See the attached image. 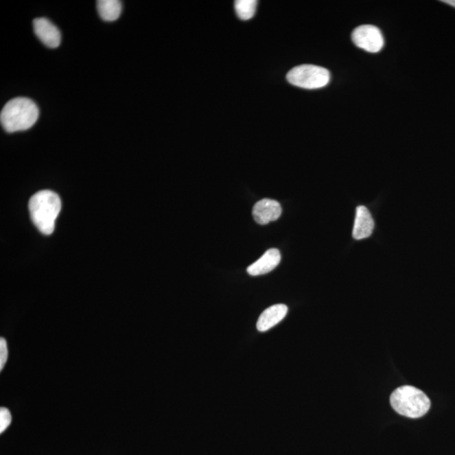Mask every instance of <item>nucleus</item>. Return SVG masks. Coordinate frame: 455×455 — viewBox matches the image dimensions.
<instances>
[{
    "label": "nucleus",
    "instance_id": "nucleus-1",
    "mask_svg": "<svg viewBox=\"0 0 455 455\" xmlns=\"http://www.w3.org/2000/svg\"><path fill=\"white\" fill-rule=\"evenodd\" d=\"M61 208L60 198L48 190L36 192L29 202L30 216L33 224L46 235L53 234Z\"/></svg>",
    "mask_w": 455,
    "mask_h": 455
},
{
    "label": "nucleus",
    "instance_id": "nucleus-2",
    "mask_svg": "<svg viewBox=\"0 0 455 455\" xmlns=\"http://www.w3.org/2000/svg\"><path fill=\"white\" fill-rule=\"evenodd\" d=\"M39 110L32 100L18 97L10 100L0 114L2 127L8 132L25 131L38 121Z\"/></svg>",
    "mask_w": 455,
    "mask_h": 455
},
{
    "label": "nucleus",
    "instance_id": "nucleus-3",
    "mask_svg": "<svg viewBox=\"0 0 455 455\" xmlns=\"http://www.w3.org/2000/svg\"><path fill=\"white\" fill-rule=\"evenodd\" d=\"M390 404L399 415L419 418L430 409L431 401L424 392L406 386L398 388L392 393Z\"/></svg>",
    "mask_w": 455,
    "mask_h": 455
},
{
    "label": "nucleus",
    "instance_id": "nucleus-4",
    "mask_svg": "<svg viewBox=\"0 0 455 455\" xmlns=\"http://www.w3.org/2000/svg\"><path fill=\"white\" fill-rule=\"evenodd\" d=\"M288 82L293 86L316 90L327 86L330 82V72L323 67L303 65L295 67L287 75Z\"/></svg>",
    "mask_w": 455,
    "mask_h": 455
},
{
    "label": "nucleus",
    "instance_id": "nucleus-5",
    "mask_svg": "<svg viewBox=\"0 0 455 455\" xmlns=\"http://www.w3.org/2000/svg\"><path fill=\"white\" fill-rule=\"evenodd\" d=\"M355 45L369 53H378L384 45L382 32L372 25H364L357 27L351 34Z\"/></svg>",
    "mask_w": 455,
    "mask_h": 455
},
{
    "label": "nucleus",
    "instance_id": "nucleus-6",
    "mask_svg": "<svg viewBox=\"0 0 455 455\" xmlns=\"http://www.w3.org/2000/svg\"><path fill=\"white\" fill-rule=\"evenodd\" d=\"M253 214L257 224L266 225L279 220L282 214V207L276 200L264 198L254 205Z\"/></svg>",
    "mask_w": 455,
    "mask_h": 455
},
{
    "label": "nucleus",
    "instance_id": "nucleus-7",
    "mask_svg": "<svg viewBox=\"0 0 455 455\" xmlns=\"http://www.w3.org/2000/svg\"><path fill=\"white\" fill-rule=\"evenodd\" d=\"M36 35L48 47L56 48L60 45L61 34L57 27L46 18H38L33 21Z\"/></svg>",
    "mask_w": 455,
    "mask_h": 455
},
{
    "label": "nucleus",
    "instance_id": "nucleus-8",
    "mask_svg": "<svg viewBox=\"0 0 455 455\" xmlns=\"http://www.w3.org/2000/svg\"><path fill=\"white\" fill-rule=\"evenodd\" d=\"M281 261V253L277 249L266 251L264 256L247 268V272L251 276L264 275L275 270Z\"/></svg>",
    "mask_w": 455,
    "mask_h": 455
},
{
    "label": "nucleus",
    "instance_id": "nucleus-9",
    "mask_svg": "<svg viewBox=\"0 0 455 455\" xmlns=\"http://www.w3.org/2000/svg\"><path fill=\"white\" fill-rule=\"evenodd\" d=\"M373 228H375V221L369 209L364 206L358 207L353 231V238L360 240L369 237L372 235Z\"/></svg>",
    "mask_w": 455,
    "mask_h": 455
},
{
    "label": "nucleus",
    "instance_id": "nucleus-10",
    "mask_svg": "<svg viewBox=\"0 0 455 455\" xmlns=\"http://www.w3.org/2000/svg\"><path fill=\"white\" fill-rule=\"evenodd\" d=\"M287 313L288 307L285 305H275L269 307L259 317L257 324V330L261 332L270 330L282 321Z\"/></svg>",
    "mask_w": 455,
    "mask_h": 455
},
{
    "label": "nucleus",
    "instance_id": "nucleus-11",
    "mask_svg": "<svg viewBox=\"0 0 455 455\" xmlns=\"http://www.w3.org/2000/svg\"><path fill=\"white\" fill-rule=\"evenodd\" d=\"M123 5L118 0H100L97 10L100 16L106 21H114L119 18Z\"/></svg>",
    "mask_w": 455,
    "mask_h": 455
},
{
    "label": "nucleus",
    "instance_id": "nucleus-12",
    "mask_svg": "<svg viewBox=\"0 0 455 455\" xmlns=\"http://www.w3.org/2000/svg\"><path fill=\"white\" fill-rule=\"evenodd\" d=\"M257 1L256 0H238L235 2L236 14L240 20L248 21L256 14Z\"/></svg>",
    "mask_w": 455,
    "mask_h": 455
},
{
    "label": "nucleus",
    "instance_id": "nucleus-13",
    "mask_svg": "<svg viewBox=\"0 0 455 455\" xmlns=\"http://www.w3.org/2000/svg\"><path fill=\"white\" fill-rule=\"evenodd\" d=\"M11 421H12V417H11L10 410L5 408H1L0 409V434H3L9 428Z\"/></svg>",
    "mask_w": 455,
    "mask_h": 455
},
{
    "label": "nucleus",
    "instance_id": "nucleus-14",
    "mask_svg": "<svg viewBox=\"0 0 455 455\" xmlns=\"http://www.w3.org/2000/svg\"><path fill=\"white\" fill-rule=\"evenodd\" d=\"M7 360H8V347L5 338H0V369L5 367Z\"/></svg>",
    "mask_w": 455,
    "mask_h": 455
},
{
    "label": "nucleus",
    "instance_id": "nucleus-15",
    "mask_svg": "<svg viewBox=\"0 0 455 455\" xmlns=\"http://www.w3.org/2000/svg\"><path fill=\"white\" fill-rule=\"evenodd\" d=\"M442 2L447 3V5L453 6L455 8V0H443Z\"/></svg>",
    "mask_w": 455,
    "mask_h": 455
}]
</instances>
